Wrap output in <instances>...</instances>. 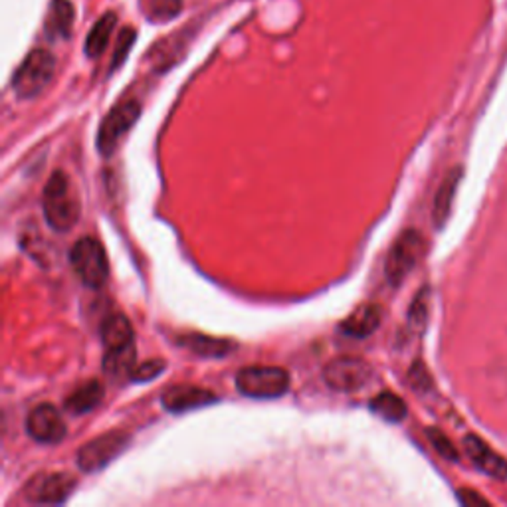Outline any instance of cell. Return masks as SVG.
<instances>
[{"mask_svg": "<svg viewBox=\"0 0 507 507\" xmlns=\"http://www.w3.org/2000/svg\"><path fill=\"white\" fill-rule=\"evenodd\" d=\"M135 345L125 349H117V351H105L104 357V370L107 377H112L115 380H123V378H131V373L135 369Z\"/></svg>", "mask_w": 507, "mask_h": 507, "instance_id": "20", "label": "cell"}, {"mask_svg": "<svg viewBox=\"0 0 507 507\" xmlns=\"http://www.w3.org/2000/svg\"><path fill=\"white\" fill-rule=\"evenodd\" d=\"M117 24V14L115 12H105L101 19L94 24V28L90 30L86 38V56L88 58H99L105 52L109 46V40H112V34L115 30Z\"/></svg>", "mask_w": 507, "mask_h": 507, "instance_id": "19", "label": "cell"}, {"mask_svg": "<svg viewBox=\"0 0 507 507\" xmlns=\"http://www.w3.org/2000/svg\"><path fill=\"white\" fill-rule=\"evenodd\" d=\"M44 218L56 232L72 230L82 214L78 191H75L70 176L62 171H54L46 183L44 197H42Z\"/></svg>", "mask_w": 507, "mask_h": 507, "instance_id": "1", "label": "cell"}, {"mask_svg": "<svg viewBox=\"0 0 507 507\" xmlns=\"http://www.w3.org/2000/svg\"><path fill=\"white\" fill-rule=\"evenodd\" d=\"M163 370H165V361L151 359V361L143 363V365H135L133 373H131V380L133 383H149V380L163 375Z\"/></svg>", "mask_w": 507, "mask_h": 507, "instance_id": "26", "label": "cell"}, {"mask_svg": "<svg viewBox=\"0 0 507 507\" xmlns=\"http://www.w3.org/2000/svg\"><path fill=\"white\" fill-rule=\"evenodd\" d=\"M458 500L462 505H481V507H488L489 502L486 500L484 495H480L478 492H474V489H460L458 492Z\"/></svg>", "mask_w": 507, "mask_h": 507, "instance_id": "28", "label": "cell"}, {"mask_svg": "<svg viewBox=\"0 0 507 507\" xmlns=\"http://www.w3.org/2000/svg\"><path fill=\"white\" fill-rule=\"evenodd\" d=\"M183 11V0H145V12L149 20L168 22Z\"/></svg>", "mask_w": 507, "mask_h": 507, "instance_id": "22", "label": "cell"}, {"mask_svg": "<svg viewBox=\"0 0 507 507\" xmlns=\"http://www.w3.org/2000/svg\"><path fill=\"white\" fill-rule=\"evenodd\" d=\"M216 402V394L207 388L192 386V385H179L171 386L163 393V407L168 412H187L194 409H202L207 404Z\"/></svg>", "mask_w": 507, "mask_h": 507, "instance_id": "11", "label": "cell"}, {"mask_svg": "<svg viewBox=\"0 0 507 507\" xmlns=\"http://www.w3.org/2000/svg\"><path fill=\"white\" fill-rule=\"evenodd\" d=\"M101 341H104L105 351H117L135 345L129 319L121 314L105 317L104 324H101Z\"/></svg>", "mask_w": 507, "mask_h": 507, "instance_id": "15", "label": "cell"}, {"mask_svg": "<svg viewBox=\"0 0 507 507\" xmlns=\"http://www.w3.org/2000/svg\"><path fill=\"white\" fill-rule=\"evenodd\" d=\"M75 488V480L67 474H52L34 481L27 492L32 503H64Z\"/></svg>", "mask_w": 507, "mask_h": 507, "instance_id": "12", "label": "cell"}, {"mask_svg": "<svg viewBox=\"0 0 507 507\" xmlns=\"http://www.w3.org/2000/svg\"><path fill=\"white\" fill-rule=\"evenodd\" d=\"M370 377H373V369L369 363L361 357H353V355L335 357L324 369L325 385L339 393L359 391L369 383Z\"/></svg>", "mask_w": 507, "mask_h": 507, "instance_id": "6", "label": "cell"}, {"mask_svg": "<svg viewBox=\"0 0 507 507\" xmlns=\"http://www.w3.org/2000/svg\"><path fill=\"white\" fill-rule=\"evenodd\" d=\"M462 173H464L462 167H454L452 171H448V175L444 176V181L441 184V189H438L436 192L434 208H433V221L436 228H444L448 218H450L456 191H458L460 183H462Z\"/></svg>", "mask_w": 507, "mask_h": 507, "instance_id": "14", "label": "cell"}, {"mask_svg": "<svg viewBox=\"0 0 507 507\" xmlns=\"http://www.w3.org/2000/svg\"><path fill=\"white\" fill-rule=\"evenodd\" d=\"M464 450H466L472 464L494 480H507V460L497 454L492 446L481 441L476 434L464 438Z\"/></svg>", "mask_w": 507, "mask_h": 507, "instance_id": "10", "label": "cell"}, {"mask_svg": "<svg viewBox=\"0 0 507 507\" xmlns=\"http://www.w3.org/2000/svg\"><path fill=\"white\" fill-rule=\"evenodd\" d=\"M409 380H410V386L412 388H417V391H426V388H430V375L426 373V369L422 363H417L410 369V373H409Z\"/></svg>", "mask_w": 507, "mask_h": 507, "instance_id": "27", "label": "cell"}, {"mask_svg": "<svg viewBox=\"0 0 507 507\" xmlns=\"http://www.w3.org/2000/svg\"><path fill=\"white\" fill-rule=\"evenodd\" d=\"M380 321H383V309L377 303H365L353 311V314L339 325L341 333L355 337V339H365V337L373 335Z\"/></svg>", "mask_w": 507, "mask_h": 507, "instance_id": "13", "label": "cell"}, {"mask_svg": "<svg viewBox=\"0 0 507 507\" xmlns=\"http://www.w3.org/2000/svg\"><path fill=\"white\" fill-rule=\"evenodd\" d=\"M70 264L80 282L88 287L104 285L109 277V261L104 244L94 236H86L74 244L70 250Z\"/></svg>", "mask_w": 507, "mask_h": 507, "instance_id": "3", "label": "cell"}, {"mask_svg": "<svg viewBox=\"0 0 507 507\" xmlns=\"http://www.w3.org/2000/svg\"><path fill=\"white\" fill-rule=\"evenodd\" d=\"M141 115V104L137 99H125L117 104L112 112L105 115L98 131V149L104 157L113 155L120 145V139L131 129Z\"/></svg>", "mask_w": 507, "mask_h": 507, "instance_id": "7", "label": "cell"}, {"mask_svg": "<svg viewBox=\"0 0 507 507\" xmlns=\"http://www.w3.org/2000/svg\"><path fill=\"white\" fill-rule=\"evenodd\" d=\"M56 72V58L44 48H36L24 58L12 78L14 94L22 99L40 96L48 88Z\"/></svg>", "mask_w": 507, "mask_h": 507, "instance_id": "2", "label": "cell"}, {"mask_svg": "<svg viewBox=\"0 0 507 507\" xmlns=\"http://www.w3.org/2000/svg\"><path fill=\"white\" fill-rule=\"evenodd\" d=\"M129 442V436L123 430H113V433H105L94 441H90L86 446L78 452V466L83 472H98L105 468L109 462L115 460Z\"/></svg>", "mask_w": 507, "mask_h": 507, "instance_id": "8", "label": "cell"}, {"mask_svg": "<svg viewBox=\"0 0 507 507\" xmlns=\"http://www.w3.org/2000/svg\"><path fill=\"white\" fill-rule=\"evenodd\" d=\"M75 11L70 0H52L46 19V34L50 40H67L72 36Z\"/></svg>", "mask_w": 507, "mask_h": 507, "instance_id": "16", "label": "cell"}, {"mask_svg": "<svg viewBox=\"0 0 507 507\" xmlns=\"http://www.w3.org/2000/svg\"><path fill=\"white\" fill-rule=\"evenodd\" d=\"M426 434H428V441L433 442L434 450L441 454L444 460H448V462H458L460 460L458 450H456L454 444L448 441V436L444 433H441L438 428H428Z\"/></svg>", "mask_w": 507, "mask_h": 507, "instance_id": "25", "label": "cell"}, {"mask_svg": "<svg viewBox=\"0 0 507 507\" xmlns=\"http://www.w3.org/2000/svg\"><path fill=\"white\" fill-rule=\"evenodd\" d=\"M428 295L430 290L425 287V290H420L417 293V298H414L412 306L409 309V324L417 333H422L426 327V321H428Z\"/></svg>", "mask_w": 507, "mask_h": 507, "instance_id": "23", "label": "cell"}, {"mask_svg": "<svg viewBox=\"0 0 507 507\" xmlns=\"http://www.w3.org/2000/svg\"><path fill=\"white\" fill-rule=\"evenodd\" d=\"M27 433L40 444H58L64 441L66 425L62 414L58 412L54 404L42 402L34 407L27 417Z\"/></svg>", "mask_w": 507, "mask_h": 507, "instance_id": "9", "label": "cell"}, {"mask_svg": "<svg viewBox=\"0 0 507 507\" xmlns=\"http://www.w3.org/2000/svg\"><path fill=\"white\" fill-rule=\"evenodd\" d=\"M236 388L248 399H280L290 391V375L282 367H244L236 375Z\"/></svg>", "mask_w": 507, "mask_h": 507, "instance_id": "4", "label": "cell"}, {"mask_svg": "<svg viewBox=\"0 0 507 507\" xmlns=\"http://www.w3.org/2000/svg\"><path fill=\"white\" fill-rule=\"evenodd\" d=\"M135 38H137V32L135 28H123L120 32V38L115 42V48H113V60H112V72L120 70L123 66V62L127 60V56H129L131 48L135 44Z\"/></svg>", "mask_w": 507, "mask_h": 507, "instance_id": "24", "label": "cell"}, {"mask_svg": "<svg viewBox=\"0 0 507 507\" xmlns=\"http://www.w3.org/2000/svg\"><path fill=\"white\" fill-rule=\"evenodd\" d=\"M426 242L425 236L418 230H404L396 242L393 244V248L388 250V256L385 261V274L386 280L393 287H399L404 280H407L409 274L412 272L420 258L425 256Z\"/></svg>", "mask_w": 507, "mask_h": 507, "instance_id": "5", "label": "cell"}, {"mask_svg": "<svg viewBox=\"0 0 507 507\" xmlns=\"http://www.w3.org/2000/svg\"><path fill=\"white\" fill-rule=\"evenodd\" d=\"M370 410H373L377 417L385 418L388 422H401L407 418V402H404L401 396H396L391 391H385L377 394L373 401H370Z\"/></svg>", "mask_w": 507, "mask_h": 507, "instance_id": "21", "label": "cell"}, {"mask_svg": "<svg viewBox=\"0 0 507 507\" xmlns=\"http://www.w3.org/2000/svg\"><path fill=\"white\" fill-rule=\"evenodd\" d=\"M104 394H105L104 385H101L99 380H90V383L78 386L70 396H67L64 409L70 414H88L90 410L99 407V402L104 401Z\"/></svg>", "mask_w": 507, "mask_h": 507, "instance_id": "17", "label": "cell"}, {"mask_svg": "<svg viewBox=\"0 0 507 507\" xmlns=\"http://www.w3.org/2000/svg\"><path fill=\"white\" fill-rule=\"evenodd\" d=\"M179 345H183L184 349H189L192 353L200 355V357H226L230 355L236 345L228 339H216V337H207V335H199V333H189L179 339Z\"/></svg>", "mask_w": 507, "mask_h": 507, "instance_id": "18", "label": "cell"}]
</instances>
